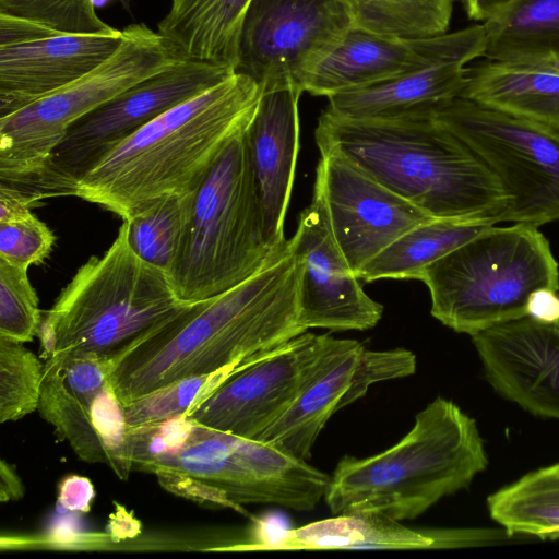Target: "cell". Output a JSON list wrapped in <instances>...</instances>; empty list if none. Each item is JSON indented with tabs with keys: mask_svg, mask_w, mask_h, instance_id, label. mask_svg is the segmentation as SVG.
Returning a JSON list of instances; mask_svg holds the SVG:
<instances>
[{
	"mask_svg": "<svg viewBox=\"0 0 559 559\" xmlns=\"http://www.w3.org/2000/svg\"><path fill=\"white\" fill-rule=\"evenodd\" d=\"M27 271L0 260V336L20 343L38 335L43 320Z\"/></svg>",
	"mask_w": 559,
	"mask_h": 559,
	"instance_id": "33",
	"label": "cell"
},
{
	"mask_svg": "<svg viewBox=\"0 0 559 559\" xmlns=\"http://www.w3.org/2000/svg\"><path fill=\"white\" fill-rule=\"evenodd\" d=\"M194 192L160 198L123 219L134 252L167 276L183 243Z\"/></svg>",
	"mask_w": 559,
	"mask_h": 559,
	"instance_id": "29",
	"label": "cell"
},
{
	"mask_svg": "<svg viewBox=\"0 0 559 559\" xmlns=\"http://www.w3.org/2000/svg\"><path fill=\"white\" fill-rule=\"evenodd\" d=\"M235 72L228 66L182 59L139 82L76 121L38 176L20 189L39 203L48 198L67 197L71 183L103 153Z\"/></svg>",
	"mask_w": 559,
	"mask_h": 559,
	"instance_id": "11",
	"label": "cell"
},
{
	"mask_svg": "<svg viewBox=\"0 0 559 559\" xmlns=\"http://www.w3.org/2000/svg\"><path fill=\"white\" fill-rule=\"evenodd\" d=\"M416 366L411 350H369L356 340L343 338L331 361L257 440L309 460L334 413L365 396L377 382L412 376Z\"/></svg>",
	"mask_w": 559,
	"mask_h": 559,
	"instance_id": "17",
	"label": "cell"
},
{
	"mask_svg": "<svg viewBox=\"0 0 559 559\" xmlns=\"http://www.w3.org/2000/svg\"><path fill=\"white\" fill-rule=\"evenodd\" d=\"M557 324V326L559 328V320L557 322H555Z\"/></svg>",
	"mask_w": 559,
	"mask_h": 559,
	"instance_id": "43",
	"label": "cell"
},
{
	"mask_svg": "<svg viewBox=\"0 0 559 559\" xmlns=\"http://www.w3.org/2000/svg\"><path fill=\"white\" fill-rule=\"evenodd\" d=\"M539 320L557 322L559 320V292L542 289L530 301V314Z\"/></svg>",
	"mask_w": 559,
	"mask_h": 559,
	"instance_id": "39",
	"label": "cell"
},
{
	"mask_svg": "<svg viewBox=\"0 0 559 559\" xmlns=\"http://www.w3.org/2000/svg\"><path fill=\"white\" fill-rule=\"evenodd\" d=\"M95 8H102L107 4L108 0H92Z\"/></svg>",
	"mask_w": 559,
	"mask_h": 559,
	"instance_id": "42",
	"label": "cell"
},
{
	"mask_svg": "<svg viewBox=\"0 0 559 559\" xmlns=\"http://www.w3.org/2000/svg\"><path fill=\"white\" fill-rule=\"evenodd\" d=\"M487 465L476 421L438 396L417 413L412 429L393 447L365 459L345 455L324 499L335 515L377 513L412 520L468 487Z\"/></svg>",
	"mask_w": 559,
	"mask_h": 559,
	"instance_id": "4",
	"label": "cell"
},
{
	"mask_svg": "<svg viewBox=\"0 0 559 559\" xmlns=\"http://www.w3.org/2000/svg\"><path fill=\"white\" fill-rule=\"evenodd\" d=\"M352 27V14L342 0H251L236 72L263 88L298 86L305 68Z\"/></svg>",
	"mask_w": 559,
	"mask_h": 559,
	"instance_id": "14",
	"label": "cell"
},
{
	"mask_svg": "<svg viewBox=\"0 0 559 559\" xmlns=\"http://www.w3.org/2000/svg\"><path fill=\"white\" fill-rule=\"evenodd\" d=\"M122 32H62L0 13V117L88 73L119 47Z\"/></svg>",
	"mask_w": 559,
	"mask_h": 559,
	"instance_id": "15",
	"label": "cell"
},
{
	"mask_svg": "<svg viewBox=\"0 0 559 559\" xmlns=\"http://www.w3.org/2000/svg\"><path fill=\"white\" fill-rule=\"evenodd\" d=\"M511 0H463L469 19L480 23L490 19Z\"/></svg>",
	"mask_w": 559,
	"mask_h": 559,
	"instance_id": "41",
	"label": "cell"
},
{
	"mask_svg": "<svg viewBox=\"0 0 559 559\" xmlns=\"http://www.w3.org/2000/svg\"><path fill=\"white\" fill-rule=\"evenodd\" d=\"M287 245L299 263V323L305 331H365L378 324L383 306L365 293L338 247L316 180L311 202Z\"/></svg>",
	"mask_w": 559,
	"mask_h": 559,
	"instance_id": "16",
	"label": "cell"
},
{
	"mask_svg": "<svg viewBox=\"0 0 559 559\" xmlns=\"http://www.w3.org/2000/svg\"><path fill=\"white\" fill-rule=\"evenodd\" d=\"M115 52L80 79L0 117V182L24 188L80 119L180 59L144 23L122 31Z\"/></svg>",
	"mask_w": 559,
	"mask_h": 559,
	"instance_id": "9",
	"label": "cell"
},
{
	"mask_svg": "<svg viewBox=\"0 0 559 559\" xmlns=\"http://www.w3.org/2000/svg\"><path fill=\"white\" fill-rule=\"evenodd\" d=\"M190 304L134 252L123 222L106 252L82 264L45 313L41 357L112 354Z\"/></svg>",
	"mask_w": 559,
	"mask_h": 559,
	"instance_id": "5",
	"label": "cell"
},
{
	"mask_svg": "<svg viewBox=\"0 0 559 559\" xmlns=\"http://www.w3.org/2000/svg\"><path fill=\"white\" fill-rule=\"evenodd\" d=\"M486 379L533 415L559 419V328L526 316L475 335Z\"/></svg>",
	"mask_w": 559,
	"mask_h": 559,
	"instance_id": "19",
	"label": "cell"
},
{
	"mask_svg": "<svg viewBox=\"0 0 559 559\" xmlns=\"http://www.w3.org/2000/svg\"><path fill=\"white\" fill-rule=\"evenodd\" d=\"M432 117L500 181L510 198L502 222H559L558 132L461 96L436 107Z\"/></svg>",
	"mask_w": 559,
	"mask_h": 559,
	"instance_id": "10",
	"label": "cell"
},
{
	"mask_svg": "<svg viewBox=\"0 0 559 559\" xmlns=\"http://www.w3.org/2000/svg\"><path fill=\"white\" fill-rule=\"evenodd\" d=\"M115 367L112 354L45 360L38 412L86 463L107 459L92 423V406Z\"/></svg>",
	"mask_w": 559,
	"mask_h": 559,
	"instance_id": "21",
	"label": "cell"
},
{
	"mask_svg": "<svg viewBox=\"0 0 559 559\" xmlns=\"http://www.w3.org/2000/svg\"><path fill=\"white\" fill-rule=\"evenodd\" d=\"M490 224L457 219L421 223L394 240L357 274L358 280L414 278L431 263L471 240Z\"/></svg>",
	"mask_w": 559,
	"mask_h": 559,
	"instance_id": "27",
	"label": "cell"
},
{
	"mask_svg": "<svg viewBox=\"0 0 559 559\" xmlns=\"http://www.w3.org/2000/svg\"><path fill=\"white\" fill-rule=\"evenodd\" d=\"M461 97L559 133V63L485 59L467 66Z\"/></svg>",
	"mask_w": 559,
	"mask_h": 559,
	"instance_id": "22",
	"label": "cell"
},
{
	"mask_svg": "<svg viewBox=\"0 0 559 559\" xmlns=\"http://www.w3.org/2000/svg\"><path fill=\"white\" fill-rule=\"evenodd\" d=\"M95 490L88 478L71 475L59 486L58 502L69 511L87 512Z\"/></svg>",
	"mask_w": 559,
	"mask_h": 559,
	"instance_id": "37",
	"label": "cell"
},
{
	"mask_svg": "<svg viewBox=\"0 0 559 559\" xmlns=\"http://www.w3.org/2000/svg\"><path fill=\"white\" fill-rule=\"evenodd\" d=\"M302 93L294 84L263 88L246 131L266 240L274 250L287 245L284 222L299 152L298 103Z\"/></svg>",
	"mask_w": 559,
	"mask_h": 559,
	"instance_id": "20",
	"label": "cell"
},
{
	"mask_svg": "<svg viewBox=\"0 0 559 559\" xmlns=\"http://www.w3.org/2000/svg\"><path fill=\"white\" fill-rule=\"evenodd\" d=\"M246 131L228 143L194 192L183 243L168 275L186 302L239 285L283 250L266 240Z\"/></svg>",
	"mask_w": 559,
	"mask_h": 559,
	"instance_id": "7",
	"label": "cell"
},
{
	"mask_svg": "<svg viewBox=\"0 0 559 559\" xmlns=\"http://www.w3.org/2000/svg\"><path fill=\"white\" fill-rule=\"evenodd\" d=\"M44 365L23 343L0 336V423L38 411Z\"/></svg>",
	"mask_w": 559,
	"mask_h": 559,
	"instance_id": "31",
	"label": "cell"
},
{
	"mask_svg": "<svg viewBox=\"0 0 559 559\" xmlns=\"http://www.w3.org/2000/svg\"><path fill=\"white\" fill-rule=\"evenodd\" d=\"M483 25L484 59L559 63V0H511Z\"/></svg>",
	"mask_w": 559,
	"mask_h": 559,
	"instance_id": "26",
	"label": "cell"
},
{
	"mask_svg": "<svg viewBox=\"0 0 559 559\" xmlns=\"http://www.w3.org/2000/svg\"><path fill=\"white\" fill-rule=\"evenodd\" d=\"M432 545L427 532L406 527L400 521L377 513H349L285 531L249 550L421 549Z\"/></svg>",
	"mask_w": 559,
	"mask_h": 559,
	"instance_id": "25",
	"label": "cell"
},
{
	"mask_svg": "<svg viewBox=\"0 0 559 559\" xmlns=\"http://www.w3.org/2000/svg\"><path fill=\"white\" fill-rule=\"evenodd\" d=\"M251 0H170L157 32L180 59L236 70L240 33Z\"/></svg>",
	"mask_w": 559,
	"mask_h": 559,
	"instance_id": "24",
	"label": "cell"
},
{
	"mask_svg": "<svg viewBox=\"0 0 559 559\" xmlns=\"http://www.w3.org/2000/svg\"><path fill=\"white\" fill-rule=\"evenodd\" d=\"M354 27L399 37H430L448 32L454 0H342Z\"/></svg>",
	"mask_w": 559,
	"mask_h": 559,
	"instance_id": "30",
	"label": "cell"
},
{
	"mask_svg": "<svg viewBox=\"0 0 559 559\" xmlns=\"http://www.w3.org/2000/svg\"><path fill=\"white\" fill-rule=\"evenodd\" d=\"M299 263L288 245L255 274L191 302L116 352L109 385L123 406L177 380L236 372L306 332Z\"/></svg>",
	"mask_w": 559,
	"mask_h": 559,
	"instance_id": "1",
	"label": "cell"
},
{
	"mask_svg": "<svg viewBox=\"0 0 559 559\" xmlns=\"http://www.w3.org/2000/svg\"><path fill=\"white\" fill-rule=\"evenodd\" d=\"M337 153L438 219L502 223L510 198L481 159L431 115L349 119L328 108L314 131Z\"/></svg>",
	"mask_w": 559,
	"mask_h": 559,
	"instance_id": "3",
	"label": "cell"
},
{
	"mask_svg": "<svg viewBox=\"0 0 559 559\" xmlns=\"http://www.w3.org/2000/svg\"><path fill=\"white\" fill-rule=\"evenodd\" d=\"M483 23L430 37H399L352 27L323 49L298 79L302 92L332 95L444 62H469L485 51Z\"/></svg>",
	"mask_w": 559,
	"mask_h": 559,
	"instance_id": "13",
	"label": "cell"
},
{
	"mask_svg": "<svg viewBox=\"0 0 559 559\" xmlns=\"http://www.w3.org/2000/svg\"><path fill=\"white\" fill-rule=\"evenodd\" d=\"M24 485L12 465L0 462V501L9 502L23 498Z\"/></svg>",
	"mask_w": 559,
	"mask_h": 559,
	"instance_id": "40",
	"label": "cell"
},
{
	"mask_svg": "<svg viewBox=\"0 0 559 559\" xmlns=\"http://www.w3.org/2000/svg\"><path fill=\"white\" fill-rule=\"evenodd\" d=\"M418 280L429 289L431 314L472 336L528 316L536 292H559V264L539 227L491 225L431 263Z\"/></svg>",
	"mask_w": 559,
	"mask_h": 559,
	"instance_id": "6",
	"label": "cell"
},
{
	"mask_svg": "<svg viewBox=\"0 0 559 559\" xmlns=\"http://www.w3.org/2000/svg\"><path fill=\"white\" fill-rule=\"evenodd\" d=\"M55 234L36 215L0 223V260L26 269L39 264L50 254Z\"/></svg>",
	"mask_w": 559,
	"mask_h": 559,
	"instance_id": "36",
	"label": "cell"
},
{
	"mask_svg": "<svg viewBox=\"0 0 559 559\" xmlns=\"http://www.w3.org/2000/svg\"><path fill=\"white\" fill-rule=\"evenodd\" d=\"M316 181L355 275L400 236L436 219L334 152H321Z\"/></svg>",
	"mask_w": 559,
	"mask_h": 559,
	"instance_id": "18",
	"label": "cell"
},
{
	"mask_svg": "<svg viewBox=\"0 0 559 559\" xmlns=\"http://www.w3.org/2000/svg\"><path fill=\"white\" fill-rule=\"evenodd\" d=\"M92 423L105 452L107 464L121 480H127L132 466L130 429L124 407L107 385L92 406Z\"/></svg>",
	"mask_w": 559,
	"mask_h": 559,
	"instance_id": "35",
	"label": "cell"
},
{
	"mask_svg": "<svg viewBox=\"0 0 559 559\" xmlns=\"http://www.w3.org/2000/svg\"><path fill=\"white\" fill-rule=\"evenodd\" d=\"M262 91L257 81L235 72L103 153L67 197L126 219L160 198L194 192L228 143L247 130Z\"/></svg>",
	"mask_w": 559,
	"mask_h": 559,
	"instance_id": "2",
	"label": "cell"
},
{
	"mask_svg": "<svg viewBox=\"0 0 559 559\" xmlns=\"http://www.w3.org/2000/svg\"><path fill=\"white\" fill-rule=\"evenodd\" d=\"M0 13L68 33L98 34L116 31L100 20L92 0H0Z\"/></svg>",
	"mask_w": 559,
	"mask_h": 559,
	"instance_id": "34",
	"label": "cell"
},
{
	"mask_svg": "<svg viewBox=\"0 0 559 559\" xmlns=\"http://www.w3.org/2000/svg\"><path fill=\"white\" fill-rule=\"evenodd\" d=\"M166 490L211 507L274 504L308 511L331 475L270 443L193 424L185 445L148 469Z\"/></svg>",
	"mask_w": 559,
	"mask_h": 559,
	"instance_id": "8",
	"label": "cell"
},
{
	"mask_svg": "<svg viewBox=\"0 0 559 559\" xmlns=\"http://www.w3.org/2000/svg\"><path fill=\"white\" fill-rule=\"evenodd\" d=\"M233 373L230 371H218L211 374L183 378L123 406L129 429L159 423L188 413Z\"/></svg>",
	"mask_w": 559,
	"mask_h": 559,
	"instance_id": "32",
	"label": "cell"
},
{
	"mask_svg": "<svg viewBox=\"0 0 559 559\" xmlns=\"http://www.w3.org/2000/svg\"><path fill=\"white\" fill-rule=\"evenodd\" d=\"M487 507L509 536L559 538V462L497 490L487 498Z\"/></svg>",
	"mask_w": 559,
	"mask_h": 559,
	"instance_id": "28",
	"label": "cell"
},
{
	"mask_svg": "<svg viewBox=\"0 0 559 559\" xmlns=\"http://www.w3.org/2000/svg\"><path fill=\"white\" fill-rule=\"evenodd\" d=\"M39 203L22 189L0 182V223L32 213Z\"/></svg>",
	"mask_w": 559,
	"mask_h": 559,
	"instance_id": "38",
	"label": "cell"
},
{
	"mask_svg": "<svg viewBox=\"0 0 559 559\" xmlns=\"http://www.w3.org/2000/svg\"><path fill=\"white\" fill-rule=\"evenodd\" d=\"M342 342L306 331L234 372L185 416L257 440L331 361Z\"/></svg>",
	"mask_w": 559,
	"mask_h": 559,
	"instance_id": "12",
	"label": "cell"
},
{
	"mask_svg": "<svg viewBox=\"0 0 559 559\" xmlns=\"http://www.w3.org/2000/svg\"><path fill=\"white\" fill-rule=\"evenodd\" d=\"M467 64L444 62L329 97L328 109L349 119L389 120L431 115L461 96Z\"/></svg>",
	"mask_w": 559,
	"mask_h": 559,
	"instance_id": "23",
	"label": "cell"
}]
</instances>
